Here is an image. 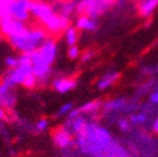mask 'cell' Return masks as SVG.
I'll use <instances>...</instances> for the list:
<instances>
[{"label": "cell", "mask_w": 158, "mask_h": 157, "mask_svg": "<svg viewBox=\"0 0 158 157\" xmlns=\"http://www.w3.org/2000/svg\"><path fill=\"white\" fill-rule=\"evenodd\" d=\"M72 103H66V104H64L62 106V108L60 109V111H58V115H65L67 112H70L72 110Z\"/></svg>", "instance_id": "obj_23"}, {"label": "cell", "mask_w": 158, "mask_h": 157, "mask_svg": "<svg viewBox=\"0 0 158 157\" xmlns=\"http://www.w3.org/2000/svg\"><path fill=\"white\" fill-rule=\"evenodd\" d=\"M33 73V65L31 64H19V66L14 69L8 75L2 80V83L7 84L10 89L15 84L23 83L25 78Z\"/></svg>", "instance_id": "obj_5"}, {"label": "cell", "mask_w": 158, "mask_h": 157, "mask_svg": "<svg viewBox=\"0 0 158 157\" xmlns=\"http://www.w3.org/2000/svg\"><path fill=\"white\" fill-rule=\"evenodd\" d=\"M137 6L140 15L145 18H148L158 7V0H143L141 2H138Z\"/></svg>", "instance_id": "obj_8"}, {"label": "cell", "mask_w": 158, "mask_h": 157, "mask_svg": "<svg viewBox=\"0 0 158 157\" xmlns=\"http://www.w3.org/2000/svg\"><path fill=\"white\" fill-rule=\"evenodd\" d=\"M92 53L91 52H90V53H89V52H86V53H84V54L82 55V62H86V61H89L90 60V58L92 57Z\"/></svg>", "instance_id": "obj_27"}, {"label": "cell", "mask_w": 158, "mask_h": 157, "mask_svg": "<svg viewBox=\"0 0 158 157\" xmlns=\"http://www.w3.org/2000/svg\"><path fill=\"white\" fill-rule=\"evenodd\" d=\"M47 125H48V122H47V120L46 119H42V120L38 121V124H37V128L40 130H44L47 128Z\"/></svg>", "instance_id": "obj_25"}, {"label": "cell", "mask_w": 158, "mask_h": 157, "mask_svg": "<svg viewBox=\"0 0 158 157\" xmlns=\"http://www.w3.org/2000/svg\"><path fill=\"white\" fill-rule=\"evenodd\" d=\"M1 101H2V106H6V107H11L14 103H15V97H14V94L11 92H7L6 94H3L1 95Z\"/></svg>", "instance_id": "obj_15"}, {"label": "cell", "mask_w": 158, "mask_h": 157, "mask_svg": "<svg viewBox=\"0 0 158 157\" xmlns=\"http://www.w3.org/2000/svg\"><path fill=\"white\" fill-rule=\"evenodd\" d=\"M51 72V65L43 63L33 64V74L36 76L37 80H43L48 76Z\"/></svg>", "instance_id": "obj_11"}, {"label": "cell", "mask_w": 158, "mask_h": 157, "mask_svg": "<svg viewBox=\"0 0 158 157\" xmlns=\"http://www.w3.org/2000/svg\"><path fill=\"white\" fill-rule=\"evenodd\" d=\"M98 108H99V102H97V101H92V102H89V103H86V104H84L82 108L80 109V111L81 112H92Z\"/></svg>", "instance_id": "obj_17"}, {"label": "cell", "mask_w": 158, "mask_h": 157, "mask_svg": "<svg viewBox=\"0 0 158 157\" xmlns=\"http://www.w3.org/2000/svg\"><path fill=\"white\" fill-rule=\"evenodd\" d=\"M2 106V101H1V98H0V107Z\"/></svg>", "instance_id": "obj_32"}, {"label": "cell", "mask_w": 158, "mask_h": 157, "mask_svg": "<svg viewBox=\"0 0 158 157\" xmlns=\"http://www.w3.org/2000/svg\"><path fill=\"white\" fill-rule=\"evenodd\" d=\"M56 52H57V46H56L55 39L49 36L45 42L43 43L40 49H37L36 51H34L31 54V65L37 63L51 65L55 60Z\"/></svg>", "instance_id": "obj_4"}, {"label": "cell", "mask_w": 158, "mask_h": 157, "mask_svg": "<svg viewBox=\"0 0 158 157\" xmlns=\"http://www.w3.org/2000/svg\"><path fill=\"white\" fill-rule=\"evenodd\" d=\"M152 101L155 103H158V91L157 92H155V93L152 95Z\"/></svg>", "instance_id": "obj_28"}, {"label": "cell", "mask_w": 158, "mask_h": 157, "mask_svg": "<svg viewBox=\"0 0 158 157\" xmlns=\"http://www.w3.org/2000/svg\"><path fill=\"white\" fill-rule=\"evenodd\" d=\"M6 64L11 69H16L17 66H19V60L17 57H12V56H8L6 58Z\"/></svg>", "instance_id": "obj_19"}, {"label": "cell", "mask_w": 158, "mask_h": 157, "mask_svg": "<svg viewBox=\"0 0 158 157\" xmlns=\"http://www.w3.org/2000/svg\"><path fill=\"white\" fill-rule=\"evenodd\" d=\"M26 27H28V24L26 21L18 20V19L11 18V17L2 18L0 21V30L7 37L12 35V34L19 33Z\"/></svg>", "instance_id": "obj_6"}, {"label": "cell", "mask_w": 158, "mask_h": 157, "mask_svg": "<svg viewBox=\"0 0 158 157\" xmlns=\"http://www.w3.org/2000/svg\"><path fill=\"white\" fill-rule=\"evenodd\" d=\"M31 18L36 19L48 33L60 34L63 33L70 23L62 19L53 11L49 3L34 1L31 5Z\"/></svg>", "instance_id": "obj_2"}, {"label": "cell", "mask_w": 158, "mask_h": 157, "mask_svg": "<svg viewBox=\"0 0 158 157\" xmlns=\"http://www.w3.org/2000/svg\"><path fill=\"white\" fill-rule=\"evenodd\" d=\"M146 116L145 115H135L131 117V122L132 124H141L143 121H146Z\"/></svg>", "instance_id": "obj_22"}, {"label": "cell", "mask_w": 158, "mask_h": 157, "mask_svg": "<svg viewBox=\"0 0 158 157\" xmlns=\"http://www.w3.org/2000/svg\"><path fill=\"white\" fill-rule=\"evenodd\" d=\"M53 139H54L55 144L60 147H66L67 145H70L71 142V133L67 129H58L57 131H55L53 135Z\"/></svg>", "instance_id": "obj_9"}, {"label": "cell", "mask_w": 158, "mask_h": 157, "mask_svg": "<svg viewBox=\"0 0 158 157\" xmlns=\"http://www.w3.org/2000/svg\"><path fill=\"white\" fill-rule=\"evenodd\" d=\"M3 117H5V111H3V109L0 107V120L3 119Z\"/></svg>", "instance_id": "obj_30"}, {"label": "cell", "mask_w": 158, "mask_h": 157, "mask_svg": "<svg viewBox=\"0 0 158 157\" xmlns=\"http://www.w3.org/2000/svg\"><path fill=\"white\" fill-rule=\"evenodd\" d=\"M53 85H54L55 90H57L61 93H65L67 91L75 88L76 82L74 80H71V78H58V80H55L53 82Z\"/></svg>", "instance_id": "obj_10"}, {"label": "cell", "mask_w": 158, "mask_h": 157, "mask_svg": "<svg viewBox=\"0 0 158 157\" xmlns=\"http://www.w3.org/2000/svg\"><path fill=\"white\" fill-rule=\"evenodd\" d=\"M72 127H73V130L75 131V133L81 134V133H83V131H84L85 127H86V124H85V121H84V119H83V118L76 117V118H74Z\"/></svg>", "instance_id": "obj_14"}, {"label": "cell", "mask_w": 158, "mask_h": 157, "mask_svg": "<svg viewBox=\"0 0 158 157\" xmlns=\"http://www.w3.org/2000/svg\"><path fill=\"white\" fill-rule=\"evenodd\" d=\"M98 19L91 18L86 15H81L75 20V27L77 30H86V32H93L98 28Z\"/></svg>", "instance_id": "obj_7"}, {"label": "cell", "mask_w": 158, "mask_h": 157, "mask_svg": "<svg viewBox=\"0 0 158 157\" xmlns=\"http://www.w3.org/2000/svg\"><path fill=\"white\" fill-rule=\"evenodd\" d=\"M19 64H31V54H26V53H21L19 55Z\"/></svg>", "instance_id": "obj_21"}, {"label": "cell", "mask_w": 158, "mask_h": 157, "mask_svg": "<svg viewBox=\"0 0 158 157\" xmlns=\"http://www.w3.org/2000/svg\"><path fill=\"white\" fill-rule=\"evenodd\" d=\"M119 74L118 73H111V74H108V75L103 76L100 81L98 82V88L100 90H104V89L109 88L110 85H112L114 82L118 80Z\"/></svg>", "instance_id": "obj_13"}, {"label": "cell", "mask_w": 158, "mask_h": 157, "mask_svg": "<svg viewBox=\"0 0 158 157\" xmlns=\"http://www.w3.org/2000/svg\"><path fill=\"white\" fill-rule=\"evenodd\" d=\"M80 109H75V110H71L70 111V115H69V117H70V119H74V118H76L77 116H79L80 113Z\"/></svg>", "instance_id": "obj_26"}, {"label": "cell", "mask_w": 158, "mask_h": 157, "mask_svg": "<svg viewBox=\"0 0 158 157\" xmlns=\"http://www.w3.org/2000/svg\"><path fill=\"white\" fill-rule=\"evenodd\" d=\"M48 37V32L44 27L28 26L19 33L12 34L8 36V40L14 46V49H16L20 53L31 54L34 51L40 49L43 43Z\"/></svg>", "instance_id": "obj_1"}, {"label": "cell", "mask_w": 158, "mask_h": 157, "mask_svg": "<svg viewBox=\"0 0 158 157\" xmlns=\"http://www.w3.org/2000/svg\"><path fill=\"white\" fill-rule=\"evenodd\" d=\"M31 0H0V17L28 21L31 19Z\"/></svg>", "instance_id": "obj_3"}, {"label": "cell", "mask_w": 158, "mask_h": 157, "mask_svg": "<svg viewBox=\"0 0 158 157\" xmlns=\"http://www.w3.org/2000/svg\"><path fill=\"white\" fill-rule=\"evenodd\" d=\"M36 82H37L36 76L31 73V74H29V75H27L26 78H25V80L23 81V83H21V84H24L25 87H26V88H28V89H31V88H34V87L36 85Z\"/></svg>", "instance_id": "obj_16"}, {"label": "cell", "mask_w": 158, "mask_h": 157, "mask_svg": "<svg viewBox=\"0 0 158 157\" xmlns=\"http://www.w3.org/2000/svg\"><path fill=\"white\" fill-rule=\"evenodd\" d=\"M119 127L121 128L123 131L129 130V121L126 120V119H121V120L119 121Z\"/></svg>", "instance_id": "obj_24"}, {"label": "cell", "mask_w": 158, "mask_h": 157, "mask_svg": "<svg viewBox=\"0 0 158 157\" xmlns=\"http://www.w3.org/2000/svg\"><path fill=\"white\" fill-rule=\"evenodd\" d=\"M152 128H154V131L158 134V118L156 119L155 124H154V127H152Z\"/></svg>", "instance_id": "obj_29"}, {"label": "cell", "mask_w": 158, "mask_h": 157, "mask_svg": "<svg viewBox=\"0 0 158 157\" xmlns=\"http://www.w3.org/2000/svg\"><path fill=\"white\" fill-rule=\"evenodd\" d=\"M64 37H65V40H66L67 45L72 46L75 45L76 42H77V38H79V34H77V28L75 26H67L65 28V30L63 32Z\"/></svg>", "instance_id": "obj_12"}, {"label": "cell", "mask_w": 158, "mask_h": 157, "mask_svg": "<svg viewBox=\"0 0 158 157\" xmlns=\"http://www.w3.org/2000/svg\"><path fill=\"white\" fill-rule=\"evenodd\" d=\"M31 2H34V1H40V2H46V3H49L52 0H31Z\"/></svg>", "instance_id": "obj_31"}, {"label": "cell", "mask_w": 158, "mask_h": 157, "mask_svg": "<svg viewBox=\"0 0 158 157\" xmlns=\"http://www.w3.org/2000/svg\"><path fill=\"white\" fill-rule=\"evenodd\" d=\"M122 104H123V100H122V99H118V100H114V101H112V102L108 103V104H106V108L113 110V109L120 108Z\"/></svg>", "instance_id": "obj_20"}, {"label": "cell", "mask_w": 158, "mask_h": 157, "mask_svg": "<svg viewBox=\"0 0 158 157\" xmlns=\"http://www.w3.org/2000/svg\"><path fill=\"white\" fill-rule=\"evenodd\" d=\"M67 54H69V57L72 58V60H75V58L79 57L80 55V51L77 49L76 45H72L69 47V51H67Z\"/></svg>", "instance_id": "obj_18"}]
</instances>
